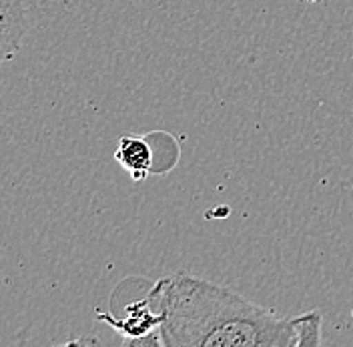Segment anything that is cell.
<instances>
[{
  "label": "cell",
  "instance_id": "1",
  "mask_svg": "<svg viewBox=\"0 0 353 347\" xmlns=\"http://www.w3.org/2000/svg\"><path fill=\"white\" fill-rule=\"evenodd\" d=\"M149 299L163 347H293L291 319L193 275L161 279Z\"/></svg>",
  "mask_w": 353,
  "mask_h": 347
},
{
  "label": "cell",
  "instance_id": "2",
  "mask_svg": "<svg viewBox=\"0 0 353 347\" xmlns=\"http://www.w3.org/2000/svg\"><path fill=\"white\" fill-rule=\"evenodd\" d=\"M28 30L26 0H0V65L12 61Z\"/></svg>",
  "mask_w": 353,
  "mask_h": 347
},
{
  "label": "cell",
  "instance_id": "3",
  "mask_svg": "<svg viewBox=\"0 0 353 347\" xmlns=\"http://www.w3.org/2000/svg\"><path fill=\"white\" fill-rule=\"evenodd\" d=\"M125 311H127V315L123 319H112L109 313H99V319L107 321V324L114 327L125 337L127 346H131L132 341H137L141 337H147L153 331H159L161 315L151 304L149 295L145 299H141V301L129 304Z\"/></svg>",
  "mask_w": 353,
  "mask_h": 347
},
{
  "label": "cell",
  "instance_id": "4",
  "mask_svg": "<svg viewBox=\"0 0 353 347\" xmlns=\"http://www.w3.org/2000/svg\"><path fill=\"white\" fill-rule=\"evenodd\" d=\"M117 163L131 175L134 181H145L153 169V149L139 135H125L114 151Z\"/></svg>",
  "mask_w": 353,
  "mask_h": 347
},
{
  "label": "cell",
  "instance_id": "5",
  "mask_svg": "<svg viewBox=\"0 0 353 347\" xmlns=\"http://www.w3.org/2000/svg\"><path fill=\"white\" fill-rule=\"evenodd\" d=\"M293 347L321 346V313L309 311L305 315L293 317Z\"/></svg>",
  "mask_w": 353,
  "mask_h": 347
}]
</instances>
